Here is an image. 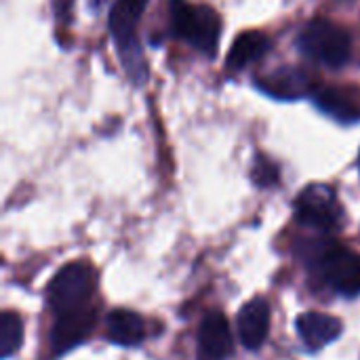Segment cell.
Returning a JSON list of instances; mask_svg holds the SVG:
<instances>
[{
  "mask_svg": "<svg viewBox=\"0 0 360 360\" xmlns=\"http://www.w3.org/2000/svg\"><path fill=\"white\" fill-rule=\"evenodd\" d=\"M297 333L310 350H319L340 338L342 323L323 312H306L297 319Z\"/></svg>",
  "mask_w": 360,
  "mask_h": 360,
  "instance_id": "10",
  "label": "cell"
},
{
  "mask_svg": "<svg viewBox=\"0 0 360 360\" xmlns=\"http://www.w3.org/2000/svg\"><path fill=\"white\" fill-rule=\"evenodd\" d=\"M257 86L278 99H295L306 91V76L293 68H281L274 74L259 76Z\"/></svg>",
  "mask_w": 360,
  "mask_h": 360,
  "instance_id": "13",
  "label": "cell"
},
{
  "mask_svg": "<svg viewBox=\"0 0 360 360\" xmlns=\"http://www.w3.org/2000/svg\"><path fill=\"white\" fill-rule=\"evenodd\" d=\"M148 6V0H116L110 13V32L114 36V42L118 46L120 59L133 80H143V59L137 44V23Z\"/></svg>",
  "mask_w": 360,
  "mask_h": 360,
  "instance_id": "3",
  "label": "cell"
},
{
  "mask_svg": "<svg viewBox=\"0 0 360 360\" xmlns=\"http://www.w3.org/2000/svg\"><path fill=\"white\" fill-rule=\"evenodd\" d=\"M171 27L173 32L190 42L196 51L213 55L219 42L221 21L219 15L207 4H190L188 0L171 2Z\"/></svg>",
  "mask_w": 360,
  "mask_h": 360,
  "instance_id": "1",
  "label": "cell"
},
{
  "mask_svg": "<svg viewBox=\"0 0 360 360\" xmlns=\"http://www.w3.org/2000/svg\"><path fill=\"white\" fill-rule=\"evenodd\" d=\"M97 285V272L86 262H74L61 268L49 285V302L57 314H65L89 304Z\"/></svg>",
  "mask_w": 360,
  "mask_h": 360,
  "instance_id": "4",
  "label": "cell"
},
{
  "mask_svg": "<svg viewBox=\"0 0 360 360\" xmlns=\"http://www.w3.org/2000/svg\"><path fill=\"white\" fill-rule=\"evenodd\" d=\"M316 105L333 116L335 120H342V122H356L360 116L356 103L342 91H335V89H323L319 95H316Z\"/></svg>",
  "mask_w": 360,
  "mask_h": 360,
  "instance_id": "14",
  "label": "cell"
},
{
  "mask_svg": "<svg viewBox=\"0 0 360 360\" xmlns=\"http://www.w3.org/2000/svg\"><path fill=\"white\" fill-rule=\"evenodd\" d=\"M295 217L300 224L316 230H331L340 221V205L329 186L314 184L295 200Z\"/></svg>",
  "mask_w": 360,
  "mask_h": 360,
  "instance_id": "6",
  "label": "cell"
},
{
  "mask_svg": "<svg viewBox=\"0 0 360 360\" xmlns=\"http://www.w3.org/2000/svg\"><path fill=\"white\" fill-rule=\"evenodd\" d=\"M53 2V11H55V17L63 23L70 21L72 17V8H74V0H51Z\"/></svg>",
  "mask_w": 360,
  "mask_h": 360,
  "instance_id": "17",
  "label": "cell"
},
{
  "mask_svg": "<svg viewBox=\"0 0 360 360\" xmlns=\"http://www.w3.org/2000/svg\"><path fill=\"white\" fill-rule=\"evenodd\" d=\"M268 51H270V40L262 32H245L230 46L226 65L228 70H236V72L245 70L249 63L259 61Z\"/></svg>",
  "mask_w": 360,
  "mask_h": 360,
  "instance_id": "11",
  "label": "cell"
},
{
  "mask_svg": "<svg viewBox=\"0 0 360 360\" xmlns=\"http://www.w3.org/2000/svg\"><path fill=\"white\" fill-rule=\"evenodd\" d=\"M300 49L312 61L327 68H342L352 53V38L346 27L329 19L310 21L300 34Z\"/></svg>",
  "mask_w": 360,
  "mask_h": 360,
  "instance_id": "2",
  "label": "cell"
},
{
  "mask_svg": "<svg viewBox=\"0 0 360 360\" xmlns=\"http://www.w3.org/2000/svg\"><path fill=\"white\" fill-rule=\"evenodd\" d=\"M270 331V306L266 300L257 297L243 306L238 312V338L247 350H257Z\"/></svg>",
  "mask_w": 360,
  "mask_h": 360,
  "instance_id": "9",
  "label": "cell"
},
{
  "mask_svg": "<svg viewBox=\"0 0 360 360\" xmlns=\"http://www.w3.org/2000/svg\"><path fill=\"white\" fill-rule=\"evenodd\" d=\"M253 181L259 186V188H268V186H274L278 181V169L274 162H270L268 158L264 156H257L255 162H253Z\"/></svg>",
  "mask_w": 360,
  "mask_h": 360,
  "instance_id": "16",
  "label": "cell"
},
{
  "mask_svg": "<svg viewBox=\"0 0 360 360\" xmlns=\"http://www.w3.org/2000/svg\"><path fill=\"white\" fill-rule=\"evenodd\" d=\"M97 323V314L93 308L84 306L65 314H59L53 331H51V348L55 354H63L84 342Z\"/></svg>",
  "mask_w": 360,
  "mask_h": 360,
  "instance_id": "7",
  "label": "cell"
},
{
  "mask_svg": "<svg viewBox=\"0 0 360 360\" xmlns=\"http://www.w3.org/2000/svg\"><path fill=\"white\" fill-rule=\"evenodd\" d=\"M23 342V325L15 312H2L0 316V356H13Z\"/></svg>",
  "mask_w": 360,
  "mask_h": 360,
  "instance_id": "15",
  "label": "cell"
},
{
  "mask_svg": "<svg viewBox=\"0 0 360 360\" xmlns=\"http://www.w3.org/2000/svg\"><path fill=\"white\" fill-rule=\"evenodd\" d=\"M316 266L325 278V283L342 293V295H356L360 293V255L329 243L316 255Z\"/></svg>",
  "mask_w": 360,
  "mask_h": 360,
  "instance_id": "5",
  "label": "cell"
},
{
  "mask_svg": "<svg viewBox=\"0 0 360 360\" xmlns=\"http://www.w3.org/2000/svg\"><path fill=\"white\" fill-rule=\"evenodd\" d=\"M232 354V333L228 319L213 310L198 329V360H226Z\"/></svg>",
  "mask_w": 360,
  "mask_h": 360,
  "instance_id": "8",
  "label": "cell"
},
{
  "mask_svg": "<svg viewBox=\"0 0 360 360\" xmlns=\"http://www.w3.org/2000/svg\"><path fill=\"white\" fill-rule=\"evenodd\" d=\"M105 331H108V338L120 346H137L146 335L141 316L131 310L110 312V316L105 321Z\"/></svg>",
  "mask_w": 360,
  "mask_h": 360,
  "instance_id": "12",
  "label": "cell"
}]
</instances>
